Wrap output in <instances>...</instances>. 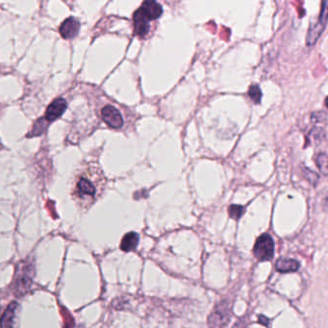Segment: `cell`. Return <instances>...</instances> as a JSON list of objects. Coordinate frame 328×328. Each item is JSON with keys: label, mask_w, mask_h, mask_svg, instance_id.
I'll list each match as a JSON object with an SVG mask.
<instances>
[{"label": "cell", "mask_w": 328, "mask_h": 328, "mask_svg": "<svg viewBox=\"0 0 328 328\" xmlns=\"http://www.w3.org/2000/svg\"><path fill=\"white\" fill-rule=\"evenodd\" d=\"M100 194L99 174H92L91 171L84 170L77 174L73 187V195L81 205H91Z\"/></svg>", "instance_id": "cell-1"}, {"label": "cell", "mask_w": 328, "mask_h": 328, "mask_svg": "<svg viewBox=\"0 0 328 328\" xmlns=\"http://www.w3.org/2000/svg\"><path fill=\"white\" fill-rule=\"evenodd\" d=\"M34 275V268L30 264H23L22 267L18 268L14 280V293L18 296L26 294L32 285Z\"/></svg>", "instance_id": "cell-2"}, {"label": "cell", "mask_w": 328, "mask_h": 328, "mask_svg": "<svg viewBox=\"0 0 328 328\" xmlns=\"http://www.w3.org/2000/svg\"><path fill=\"white\" fill-rule=\"evenodd\" d=\"M328 21V0H322L321 10L317 23L312 24L309 28L306 44L308 46H313L317 43L318 38L321 36Z\"/></svg>", "instance_id": "cell-3"}, {"label": "cell", "mask_w": 328, "mask_h": 328, "mask_svg": "<svg viewBox=\"0 0 328 328\" xmlns=\"http://www.w3.org/2000/svg\"><path fill=\"white\" fill-rule=\"evenodd\" d=\"M253 254L256 259L264 261L272 260L274 254V243L272 237L268 234H262L255 242Z\"/></svg>", "instance_id": "cell-4"}, {"label": "cell", "mask_w": 328, "mask_h": 328, "mask_svg": "<svg viewBox=\"0 0 328 328\" xmlns=\"http://www.w3.org/2000/svg\"><path fill=\"white\" fill-rule=\"evenodd\" d=\"M101 117L104 123L111 128L119 129L124 125L122 114L112 105H107L102 109Z\"/></svg>", "instance_id": "cell-5"}, {"label": "cell", "mask_w": 328, "mask_h": 328, "mask_svg": "<svg viewBox=\"0 0 328 328\" xmlns=\"http://www.w3.org/2000/svg\"><path fill=\"white\" fill-rule=\"evenodd\" d=\"M229 318H230V314H229L228 307L221 304L216 306V308H215V310L212 312V314L208 318V322L209 325L211 326L222 327L228 324Z\"/></svg>", "instance_id": "cell-6"}, {"label": "cell", "mask_w": 328, "mask_h": 328, "mask_svg": "<svg viewBox=\"0 0 328 328\" xmlns=\"http://www.w3.org/2000/svg\"><path fill=\"white\" fill-rule=\"evenodd\" d=\"M150 20L144 15V13L141 11V9H138L134 17H133V23H134V33L137 36L144 38L147 35L149 28H150Z\"/></svg>", "instance_id": "cell-7"}, {"label": "cell", "mask_w": 328, "mask_h": 328, "mask_svg": "<svg viewBox=\"0 0 328 328\" xmlns=\"http://www.w3.org/2000/svg\"><path fill=\"white\" fill-rule=\"evenodd\" d=\"M80 30V23L74 18H68L64 23L61 24L59 32L61 36L66 39L70 40L76 37Z\"/></svg>", "instance_id": "cell-8"}, {"label": "cell", "mask_w": 328, "mask_h": 328, "mask_svg": "<svg viewBox=\"0 0 328 328\" xmlns=\"http://www.w3.org/2000/svg\"><path fill=\"white\" fill-rule=\"evenodd\" d=\"M67 109V101L64 98H57L46 109V119L48 122H53L60 118Z\"/></svg>", "instance_id": "cell-9"}, {"label": "cell", "mask_w": 328, "mask_h": 328, "mask_svg": "<svg viewBox=\"0 0 328 328\" xmlns=\"http://www.w3.org/2000/svg\"><path fill=\"white\" fill-rule=\"evenodd\" d=\"M140 9L150 21L157 20L163 14V8L156 0H145Z\"/></svg>", "instance_id": "cell-10"}, {"label": "cell", "mask_w": 328, "mask_h": 328, "mask_svg": "<svg viewBox=\"0 0 328 328\" xmlns=\"http://www.w3.org/2000/svg\"><path fill=\"white\" fill-rule=\"evenodd\" d=\"M139 241H140V237L136 232H129L125 234L121 242V249L124 250L125 252L133 251L134 249H136Z\"/></svg>", "instance_id": "cell-11"}, {"label": "cell", "mask_w": 328, "mask_h": 328, "mask_svg": "<svg viewBox=\"0 0 328 328\" xmlns=\"http://www.w3.org/2000/svg\"><path fill=\"white\" fill-rule=\"evenodd\" d=\"M276 271L279 272H296L299 269V263L294 259H287L282 258L279 259L275 264Z\"/></svg>", "instance_id": "cell-12"}, {"label": "cell", "mask_w": 328, "mask_h": 328, "mask_svg": "<svg viewBox=\"0 0 328 328\" xmlns=\"http://www.w3.org/2000/svg\"><path fill=\"white\" fill-rule=\"evenodd\" d=\"M18 308L17 302H11L7 309L5 310L3 316H2V326L3 327H11L13 326L14 317L16 316V311Z\"/></svg>", "instance_id": "cell-13"}, {"label": "cell", "mask_w": 328, "mask_h": 328, "mask_svg": "<svg viewBox=\"0 0 328 328\" xmlns=\"http://www.w3.org/2000/svg\"><path fill=\"white\" fill-rule=\"evenodd\" d=\"M316 164L319 171L323 175H328V155L325 153H320L317 156Z\"/></svg>", "instance_id": "cell-14"}, {"label": "cell", "mask_w": 328, "mask_h": 328, "mask_svg": "<svg viewBox=\"0 0 328 328\" xmlns=\"http://www.w3.org/2000/svg\"><path fill=\"white\" fill-rule=\"evenodd\" d=\"M47 120L45 118H42L40 120H38V122L35 124L34 128L32 130V132L28 135L29 137L33 136H39L41 135L45 130H46V127H47Z\"/></svg>", "instance_id": "cell-15"}, {"label": "cell", "mask_w": 328, "mask_h": 328, "mask_svg": "<svg viewBox=\"0 0 328 328\" xmlns=\"http://www.w3.org/2000/svg\"><path fill=\"white\" fill-rule=\"evenodd\" d=\"M249 97L251 98V100L255 104L260 103L261 99H262V91H261L260 87L256 84L251 85L249 89Z\"/></svg>", "instance_id": "cell-16"}, {"label": "cell", "mask_w": 328, "mask_h": 328, "mask_svg": "<svg viewBox=\"0 0 328 328\" xmlns=\"http://www.w3.org/2000/svg\"><path fill=\"white\" fill-rule=\"evenodd\" d=\"M244 211H245V207H243L241 205H234L233 204V205L229 206V208H228L229 215L234 220H239L244 214Z\"/></svg>", "instance_id": "cell-17"}, {"label": "cell", "mask_w": 328, "mask_h": 328, "mask_svg": "<svg viewBox=\"0 0 328 328\" xmlns=\"http://www.w3.org/2000/svg\"><path fill=\"white\" fill-rule=\"evenodd\" d=\"M258 321H259L260 323H262V324H264V325H267V326L270 324V320H269V318H268V317H264V316H260Z\"/></svg>", "instance_id": "cell-18"}, {"label": "cell", "mask_w": 328, "mask_h": 328, "mask_svg": "<svg viewBox=\"0 0 328 328\" xmlns=\"http://www.w3.org/2000/svg\"><path fill=\"white\" fill-rule=\"evenodd\" d=\"M323 206H324L326 209H328V193L326 194V196L324 197V199H323Z\"/></svg>", "instance_id": "cell-19"}, {"label": "cell", "mask_w": 328, "mask_h": 328, "mask_svg": "<svg viewBox=\"0 0 328 328\" xmlns=\"http://www.w3.org/2000/svg\"><path fill=\"white\" fill-rule=\"evenodd\" d=\"M325 105H326V107L328 108V96L325 98Z\"/></svg>", "instance_id": "cell-20"}]
</instances>
